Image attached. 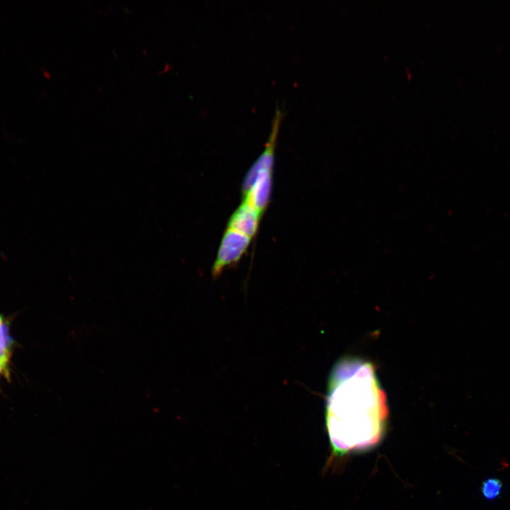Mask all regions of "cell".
I'll use <instances>...</instances> for the list:
<instances>
[{
    "instance_id": "cell-1",
    "label": "cell",
    "mask_w": 510,
    "mask_h": 510,
    "mask_svg": "<svg viewBox=\"0 0 510 510\" xmlns=\"http://www.w3.org/2000/svg\"><path fill=\"white\" fill-rule=\"evenodd\" d=\"M326 426L334 457L379 443L388 416L386 396L372 363L347 357L329 379Z\"/></svg>"
},
{
    "instance_id": "cell-2",
    "label": "cell",
    "mask_w": 510,
    "mask_h": 510,
    "mask_svg": "<svg viewBox=\"0 0 510 510\" xmlns=\"http://www.w3.org/2000/svg\"><path fill=\"white\" fill-rule=\"evenodd\" d=\"M251 240V237L227 228L212 266L213 276H217L226 267L237 264L246 251Z\"/></svg>"
},
{
    "instance_id": "cell-3",
    "label": "cell",
    "mask_w": 510,
    "mask_h": 510,
    "mask_svg": "<svg viewBox=\"0 0 510 510\" xmlns=\"http://www.w3.org/2000/svg\"><path fill=\"white\" fill-rule=\"evenodd\" d=\"M272 171L263 170L258 173L249 191L244 194L243 200L261 215L268 205L271 194Z\"/></svg>"
},
{
    "instance_id": "cell-4",
    "label": "cell",
    "mask_w": 510,
    "mask_h": 510,
    "mask_svg": "<svg viewBox=\"0 0 510 510\" xmlns=\"http://www.w3.org/2000/svg\"><path fill=\"white\" fill-rule=\"evenodd\" d=\"M261 216L258 210L243 200L230 217L227 228L252 239L257 232Z\"/></svg>"
},
{
    "instance_id": "cell-5",
    "label": "cell",
    "mask_w": 510,
    "mask_h": 510,
    "mask_svg": "<svg viewBox=\"0 0 510 510\" xmlns=\"http://www.w3.org/2000/svg\"><path fill=\"white\" fill-rule=\"evenodd\" d=\"M12 339L4 320L0 322V365L6 368L11 356Z\"/></svg>"
},
{
    "instance_id": "cell-6",
    "label": "cell",
    "mask_w": 510,
    "mask_h": 510,
    "mask_svg": "<svg viewBox=\"0 0 510 510\" xmlns=\"http://www.w3.org/2000/svg\"><path fill=\"white\" fill-rule=\"evenodd\" d=\"M502 489V482L497 478L490 477L482 482L481 492L486 499L493 500L499 497Z\"/></svg>"
},
{
    "instance_id": "cell-7",
    "label": "cell",
    "mask_w": 510,
    "mask_h": 510,
    "mask_svg": "<svg viewBox=\"0 0 510 510\" xmlns=\"http://www.w3.org/2000/svg\"><path fill=\"white\" fill-rule=\"evenodd\" d=\"M4 369L5 368L0 365V373H1Z\"/></svg>"
}]
</instances>
